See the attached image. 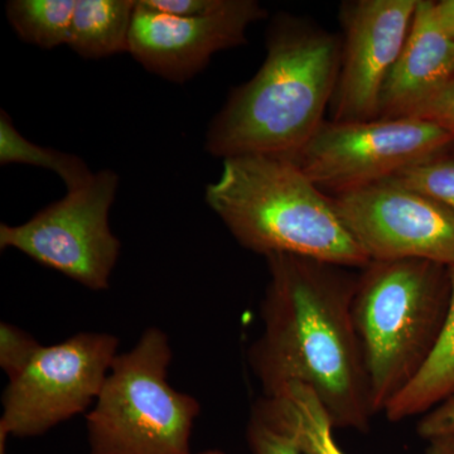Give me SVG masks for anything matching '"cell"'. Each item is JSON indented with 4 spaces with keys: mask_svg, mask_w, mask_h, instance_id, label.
<instances>
[{
    "mask_svg": "<svg viewBox=\"0 0 454 454\" xmlns=\"http://www.w3.org/2000/svg\"><path fill=\"white\" fill-rule=\"evenodd\" d=\"M7 438L4 434H0V454H5V442Z\"/></svg>",
    "mask_w": 454,
    "mask_h": 454,
    "instance_id": "obj_26",
    "label": "cell"
},
{
    "mask_svg": "<svg viewBox=\"0 0 454 454\" xmlns=\"http://www.w3.org/2000/svg\"><path fill=\"white\" fill-rule=\"evenodd\" d=\"M453 142V134L417 118L331 121L288 157L334 197L381 184Z\"/></svg>",
    "mask_w": 454,
    "mask_h": 454,
    "instance_id": "obj_7",
    "label": "cell"
},
{
    "mask_svg": "<svg viewBox=\"0 0 454 454\" xmlns=\"http://www.w3.org/2000/svg\"><path fill=\"white\" fill-rule=\"evenodd\" d=\"M206 202L245 249L304 256L363 269L370 260L340 219L333 199L288 155L226 158Z\"/></svg>",
    "mask_w": 454,
    "mask_h": 454,
    "instance_id": "obj_3",
    "label": "cell"
},
{
    "mask_svg": "<svg viewBox=\"0 0 454 454\" xmlns=\"http://www.w3.org/2000/svg\"><path fill=\"white\" fill-rule=\"evenodd\" d=\"M360 270L352 317L372 411L384 413L437 348L450 309V268L399 259L372 260Z\"/></svg>",
    "mask_w": 454,
    "mask_h": 454,
    "instance_id": "obj_4",
    "label": "cell"
},
{
    "mask_svg": "<svg viewBox=\"0 0 454 454\" xmlns=\"http://www.w3.org/2000/svg\"><path fill=\"white\" fill-rule=\"evenodd\" d=\"M342 40L307 18L277 14L267 57L215 116L206 151L217 158L292 155L312 139L336 91Z\"/></svg>",
    "mask_w": 454,
    "mask_h": 454,
    "instance_id": "obj_2",
    "label": "cell"
},
{
    "mask_svg": "<svg viewBox=\"0 0 454 454\" xmlns=\"http://www.w3.org/2000/svg\"><path fill=\"white\" fill-rule=\"evenodd\" d=\"M450 277L452 292L443 333L422 372L385 409L390 422L427 414L454 395V267Z\"/></svg>",
    "mask_w": 454,
    "mask_h": 454,
    "instance_id": "obj_15",
    "label": "cell"
},
{
    "mask_svg": "<svg viewBox=\"0 0 454 454\" xmlns=\"http://www.w3.org/2000/svg\"><path fill=\"white\" fill-rule=\"evenodd\" d=\"M411 118L432 122L454 136V77L427 100Z\"/></svg>",
    "mask_w": 454,
    "mask_h": 454,
    "instance_id": "obj_20",
    "label": "cell"
},
{
    "mask_svg": "<svg viewBox=\"0 0 454 454\" xmlns=\"http://www.w3.org/2000/svg\"><path fill=\"white\" fill-rule=\"evenodd\" d=\"M265 259L262 333L247 351L262 395L295 382L306 385L334 429L367 432L375 414L352 317L358 274L304 256L276 254Z\"/></svg>",
    "mask_w": 454,
    "mask_h": 454,
    "instance_id": "obj_1",
    "label": "cell"
},
{
    "mask_svg": "<svg viewBox=\"0 0 454 454\" xmlns=\"http://www.w3.org/2000/svg\"><path fill=\"white\" fill-rule=\"evenodd\" d=\"M136 0H77L67 46L83 59L129 52Z\"/></svg>",
    "mask_w": 454,
    "mask_h": 454,
    "instance_id": "obj_14",
    "label": "cell"
},
{
    "mask_svg": "<svg viewBox=\"0 0 454 454\" xmlns=\"http://www.w3.org/2000/svg\"><path fill=\"white\" fill-rule=\"evenodd\" d=\"M433 13L442 31L454 40V0L433 2Z\"/></svg>",
    "mask_w": 454,
    "mask_h": 454,
    "instance_id": "obj_24",
    "label": "cell"
},
{
    "mask_svg": "<svg viewBox=\"0 0 454 454\" xmlns=\"http://www.w3.org/2000/svg\"><path fill=\"white\" fill-rule=\"evenodd\" d=\"M0 163H23L52 170L65 182L67 191L85 186L94 177L82 158L26 139L4 110L0 113Z\"/></svg>",
    "mask_w": 454,
    "mask_h": 454,
    "instance_id": "obj_17",
    "label": "cell"
},
{
    "mask_svg": "<svg viewBox=\"0 0 454 454\" xmlns=\"http://www.w3.org/2000/svg\"><path fill=\"white\" fill-rule=\"evenodd\" d=\"M197 454H226L225 452H223L221 450H203V452H200Z\"/></svg>",
    "mask_w": 454,
    "mask_h": 454,
    "instance_id": "obj_27",
    "label": "cell"
},
{
    "mask_svg": "<svg viewBox=\"0 0 454 454\" xmlns=\"http://www.w3.org/2000/svg\"><path fill=\"white\" fill-rule=\"evenodd\" d=\"M42 348L35 337L17 325L0 324V367L7 373L9 381L25 372Z\"/></svg>",
    "mask_w": 454,
    "mask_h": 454,
    "instance_id": "obj_19",
    "label": "cell"
},
{
    "mask_svg": "<svg viewBox=\"0 0 454 454\" xmlns=\"http://www.w3.org/2000/svg\"><path fill=\"white\" fill-rule=\"evenodd\" d=\"M172 348L160 328L114 360L86 414L90 454H192L191 434L201 406L168 381Z\"/></svg>",
    "mask_w": 454,
    "mask_h": 454,
    "instance_id": "obj_5",
    "label": "cell"
},
{
    "mask_svg": "<svg viewBox=\"0 0 454 454\" xmlns=\"http://www.w3.org/2000/svg\"><path fill=\"white\" fill-rule=\"evenodd\" d=\"M118 351V337L103 333H80L43 346L3 393L0 434L38 437L86 413L97 402Z\"/></svg>",
    "mask_w": 454,
    "mask_h": 454,
    "instance_id": "obj_8",
    "label": "cell"
},
{
    "mask_svg": "<svg viewBox=\"0 0 454 454\" xmlns=\"http://www.w3.org/2000/svg\"><path fill=\"white\" fill-rule=\"evenodd\" d=\"M419 0H351L340 7L342 51L333 121L379 118L382 88L404 47Z\"/></svg>",
    "mask_w": 454,
    "mask_h": 454,
    "instance_id": "obj_10",
    "label": "cell"
},
{
    "mask_svg": "<svg viewBox=\"0 0 454 454\" xmlns=\"http://www.w3.org/2000/svg\"><path fill=\"white\" fill-rule=\"evenodd\" d=\"M118 184L115 172L100 170L22 225L2 223L0 247L16 249L90 291H106L121 247L109 225Z\"/></svg>",
    "mask_w": 454,
    "mask_h": 454,
    "instance_id": "obj_6",
    "label": "cell"
},
{
    "mask_svg": "<svg viewBox=\"0 0 454 454\" xmlns=\"http://www.w3.org/2000/svg\"><path fill=\"white\" fill-rule=\"evenodd\" d=\"M417 432L426 441L454 432V395L424 414Z\"/></svg>",
    "mask_w": 454,
    "mask_h": 454,
    "instance_id": "obj_23",
    "label": "cell"
},
{
    "mask_svg": "<svg viewBox=\"0 0 454 454\" xmlns=\"http://www.w3.org/2000/svg\"><path fill=\"white\" fill-rule=\"evenodd\" d=\"M250 418L283 435L301 454H346L324 404L303 384H288L256 400Z\"/></svg>",
    "mask_w": 454,
    "mask_h": 454,
    "instance_id": "obj_13",
    "label": "cell"
},
{
    "mask_svg": "<svg viewBox=\"0 0 454 454\" xmlns=\"http://www.w3.org/2000/svg\"><path fill=\"white\" fill-rule=\"evenodd\" d=\"M145 7L175 17H208L219 13L229 0H139Z\"/></svg>",
    "mask_w": 454,
    "mask_h": 454,
    "instance_id": "obj_21",
    "label": "cell"
},
{
    "mask_svg": "<svg viewBox=\"0 0 454 454\" xmlns=\"http://www.w3.org/2000/svg\"><path fill=\"white\" fill-rule=\"evenodd\" d=\"M387 181L432 197L454 211V142Z\"/></svg>",
    "mask_w": 454,
    "mask_h": 454,
    "instance_id": "obj_18",
    "label": "cell"
},
{
    "mask_svg": "<svg viewBox=\"0 0 454 454\" xmlns=\"http://www.w3.org/2000/svg\"><path fill=\"white\" fill-rule=\"evenodd\" d=\"M427 442L426 454H454V432Z\"/></svg>",
    "mask_w": 454,
    "mask_h": 454,
    "instance_id": "obj_25",
    "label": "cell"
},
{
    "mask_svg": "<svg viewBox=\"0 0 454 454\" xmlns=\"http://www.w3.org/2000/svg\"><path fill=\"white\" fill-rule=\"evenodd\" d=\"M333 199L370 262L420 259L454 267V211L437 200L391 181Z\"/></svg>",
    "mask_w": 454,
    "mask_h": 454,
    "instance_id": "obj_9",
    "label": "cell"
},
{
    "mask_svg": "<svg viewBox=\"0 0 454 454\" xmlns=\"http://www.w3.org/2000/svg\"><path fill=\"white\" fill-rule=\"evenodd\" d=\"M252 454H301L288 439L250 418L247 430Z\"/></svg>",
    "mask_w": 454,
    "mask_h": 454,
    "instance_id": "obj_22",
    "label": "cell"
},
{
    "mask_svg": "<svg viewBox=\"0 0 454 454\" xmlns=\"http://www.w3.org/2000/svg\"><path fill=\"white\" fill-rule=\"evenodd\" d=\"M267 17L255 0H229L208 17H175L137 2L129 53L143 67L172 82H186L220 51L247 43L249 26Z\"/></svg>",
    "mask_w": 454,
    "mask_h": 454,
    "instance_id": "obj_11",
    "label": "cell"
},
{
    "mask_svg": "<svg viewBox=\"0 0 454 454\" xmlns=\"http://www.w3.org/2000/svg\"><path fill=\"white\" fill-rule=\"evenodd\" d=\"M454 77V40L442 31L432 0H419L402 53L382 88L378 119L411 118Z\"/></svg>",
    "mask_w": 454,
    "mask_h": 454,
    "instance_id": "obj_12",
    "label": "cell"
},
{
    "mask_svg": "<svg viewBox=\"0 0 454 454\" xmlns=\"http://www.w3.org/2000/svg\"><path fill=\"white\" fill-rule=\"evenodd\" d=\"M77 0H12L7 17L27 43L43 50L68 44Z\"/></svg>",
    "mask_w": 454,
    "mask_h": 454,
    "instance_id": "obj_16",
    "label": "cell"
}]
</instances>
